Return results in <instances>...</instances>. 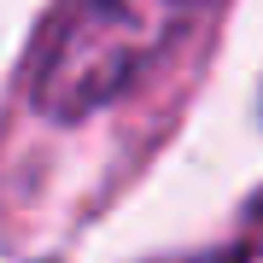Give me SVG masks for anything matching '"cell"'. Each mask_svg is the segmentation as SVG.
Returning <instances> with one entry per match:
<instances>
[{"label":"cell","mask_w":263,"mask_h":263,"mask_svg":"<svg viewBox=\"0 0 263 263\" xmlns=\"http://www.w3.org/2000/svg\"><path fill=\"white\" fill-rule=\"evenodd\" d=\"M187 0H82L53 29L35 70V94L47 111L76 117L111 100L152 53L170 47Z\"/></svg>","instance_id":"6da1fadb"}]
</instances>
